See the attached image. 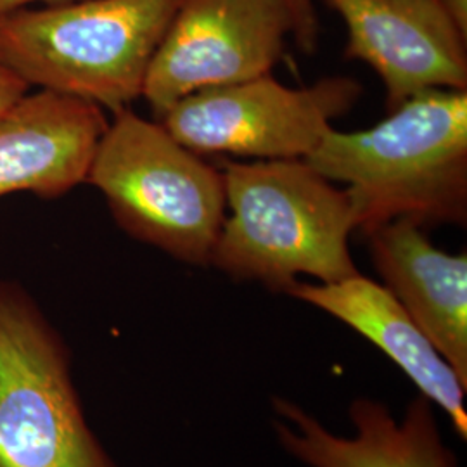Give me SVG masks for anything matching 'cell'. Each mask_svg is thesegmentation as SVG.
<instances>
[{
	"mask_svg": "<svg viewBox=\"0 0 467 467\" xmlns=\"http://www.w3.org/2000/svg\"><path fill=\"white\" fill-rule=\"evenodd\" d=\"M108 123L88 100L25 94L0 115V198L28 192L59 200L85 184Z\"/></svg>",
	"mask_w": 467,
	"mask_h": 467,
	"instance_id": "30bf717a",
	"label": "cell"
},
{
	"mask_svg": "<svg viewBox=\"0 0 467 467\" xmlns=\"http://www.w3.org/2000/svg\"><path fill=\"white\" fill-rule=\"evenodd\" d=\"M372 264L434 348L467 386V256L438 250L412 220L366 234Z\"/></svg>",
	"mask_w": 467,
	"mask_h": 467,
	"instance_id": "8fae6325",
	"label": "cell"
},
{
	"mask_svg": "<svg viewBox=\"0 0 467 467\" xmlns=\"http://www.w3.org/2000/svg\"><path fill=\"white\" fill-rule=\"evenodd\" d=\"M305 161L348 185L360 233L400 218L466 223L467 90L430 88L372 129H331Z\"/></svg>",
	"mask_w": 467,
	"mask_h": 467,
	"instance_id": "6da1fadb",
	"label": "cell"
},
{
	"mask_svg": "<svg viewBox=\"0 0 467 467\" xmlns=\"http://www.w3.org/2000/svg\"><path fill=\"white\" fill-rule=\"evenodd\" d=\"M364 92L350 77L291 88L270 73L202 88L177 100L158 121L198 154L305 160Z\"/></svg>",
	"mask_w": 467,
	"mask_h": 467,
	"instance_id": "8992f818",
	"label": "cell"
},
{
	"mask_svg": "<svg viewBox=\"0 0 467 467\" xmlns=\"http://www.w3.org/2000/svg\"><path fill=\"white\" fill-rule=\"evenodd\" d=\"M285 4L291 11L293 23H295V32H293L295 42L303 52H314L317 49L318 35H320L314 0H285Z\"/></svg>",
	"mask_w": 467,
	"mask_h": 467,
	"instance_id": "4fadbf2b",
	"label": "cell"
},
{
	"mask_svg": "<svg viewBox=\"0 0 467 467\" xmlns=\"http://www.w3.org/2000/svg\"><path fill=\"white\" fill-rule=\"evenodd\" d=\"M184 0H71L0 16V61L28 85L117 113L142 98Z\"/></svg>",
	"mask_w": 467,
	"mask_h": 467,
	"instance_id": "3957f363",
	"label": "cell"
},
{
	"mask_svg": "<svg viewBox=\"0 0 467 467\" xmlns=\"http://www.w3.org/2000/svg\"><path fill=\"white\" fill-rule=\"evenodd\" d=\"M343 19L347 57L368 63L393 111L430 88L467 90V38L438 0H324Z\"/></svg>",
	"mask_w": 467,
	"mask_h": 467,
	"instance_id": "ba28073f",
	"label": "cell"
},
{
	"mask_svg": "<svg viewBox=\"0 0 467 467\" xmlns=\"http://www.w3.org/2000/svg\"><path fill=\"white\" fill-rule=\"evenodd\" d=\"M61 2H71V0H0V16L11 11H16L21 7H30V5H47V4H61Z\"/></svg>",
	"mask_w": 467,
	"mask_h": 467,
	"instance_id": "2e32d148",
	"label": "cell"
},
{
	"mask_svg": "<svg viewBox=\"0 0 467 467\" xmlns=\"http://www.w3.org/2000/svg\"><path fill=\"white\" fill-rule=\"evenodd\" d=\"M100 137L85 184L94 185L123 233L189 265L208 267L225 220L222 170L130 108Z\"/></svg>",
	"mask_w": 467,
	"mask_h": 467,
	"instance_id": "277c9868",
	"label": "cell"
},
{
	"mask_svg": "<svg viewBox=\"0 0 467 467\" xmlns=\"http://www.w3.org/2000/svg\"><path fill=\"white\" fill-rule=\"evenodd\" d=\"M28 88L30 87L15 71H11L0 61V115L16 104L25 94H28Z\"/></svg>",
	"mask_w": 467,
	"mask_h": 467,
	"instance_id": "5bb4252c",
	"label": "cell"
},
{
	"mask_svg": "<svg viewBox=\"0 0 467 467\" xmlns=\"http://www.w3.org/2000/svg\"><path fill=\"white\" fill-rule=\"evenodd\" d=\"M455 28L467 38V0H438Z\"/></svg>",
	"mask_w": 467,
	"mask_h": 467,
	"instance_id": "9a60e30c",
	"label": "cell"
},
{
	"mask_svg": "<svg viewBox=\"0 0 467 467\" xmlns=\"http://www.w3.org/2000/svg\"><path fill=\"white\" fill-rule=\"evenodd\" d=\"M274 431L285 453L308 467H459L422 395L397 419L383 401H351L353 436L334 434L295 401L272 400Z\"/></svg>",
	"mask_w": 467,
	"mask_h": 467,
	"instance_id": "9c48e42d",
	"label": "cell"
},
{
	"mask_svg": "<svg viewBox=\"0 0 467 467\" xmlns=\"http://www.w3.org/2000/svg\"><path fill=\"white\" fill-rule=\"evenodd\" d=\"M0 467H119L92 431L63 334L0 281Z\"/></svg>",
	"mask_w": 467,
	"mask_h": 467,
	"instance_id": "5b68a950",
	"label": "cell"
},
{
	"mask_svg": "<svg viewBox=\"0 0 467 467\" xmlns=\"http://www.w3.org/2000/svg\"><path fill=\"white\" fill-rule=\"evenodd\" d=\"M222 173L231 215L208 267L283 293L300 275L331 284L360 274L350 251L357 222L347 189L305 160L227 161Z\"/></svg>",
	"mask_w": 467,
	"mask_h": 467,
	"instance_id": "7a4b0ae2",
	"label": "cell"
},
{
	"mask_svg": "<svg viewBox=\"0 0 467 467\" xmlns=\"http://www.w3.org/2000/svg\"><path fill=\"white\" fill-rule=\"evenodd\" d=\"M285 295L312 305L364 336L418 386L424 399L449 414L466 440V384L383 284L357 274L331 284H293Z\"/></svg>",
	"mask_w": 467,
	"mask_h": 467,
	"instance_id": "7c38bea8",
	"label": "cell"
},
{
	"mask_svg": "<svg viewBox=\"0 0 467 467\" xmlns=\"http://www.w3.org/2000/svg\"><path fill=\"white\" fill-rule=\"evenodd\" d=\"M293 32L285 0H184L150 61L142 98L160 119L189 94L268 75Z\"/></svg>",
	"mask_w": 467,
	"mask_h": 467,
	"instance_id": "52a82bcc",
	"label": "cell"
}]
</instances>
